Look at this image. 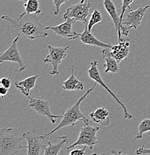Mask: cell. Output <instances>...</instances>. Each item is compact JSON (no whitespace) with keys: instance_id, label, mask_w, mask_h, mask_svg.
<instances>
[{"instance_id":"cell-1","label":"cell","mask_w":150,"mask_h":155,"mask_svg":"<svg viewBox=\"0 0 150 155\" xmlns=\"http://www.w3.org/2000/svg\"><path fill=\"white\" fill-rule=\"evenodd\" d=\"M2 19L6 20L14 29L16 35L19 38H25L30 40L44 39L48 36L45 27L40 23L39 19L35 14L25 12L21 14L18 18H12L8 15H3Z\"/></svg>"},{"instance_id":"cell-21","label":"cell","mask_w":150,"mask_h":155,"mask_svg":"<svg viewBox=\"0 0 150 155\" xmlns=\"http://www.w3.org/2000/svg\"><path fill=\"white\" fill-rule=\"evenodd\" d=\"M25 12L28 14H40L41 13V9L40 8L39 0H27L24 4Z\"/></svg>"},{"instance_id":"cell-16","label":"cell","mask_w":150,"mask_h":155,"mask_svg":"<svg viewBox=\"0 0 150 155\" xmlns=\"http://www.w3.org/2000/svg\"><path fill=\"white\" fill-rule=\"evenodd\" d=\"M38 77H39V75L28 77L22 81H15L14 85L19 90L22 92L24 96L28 97L29 96L31 90L36 86V81Z\"/></svg>"},{"instance_id":"cell-20","label":"cell","mask_w":150,"mask_h":155,"mask_svg":"<svg viewBox=\"0 0 150 155\" xmlns=\"http://www.w3.org/2000/svg\"><path fill=\"white\" fill-rule=\"evenodd\" d=\"M105 63L103 64V67L105 68V72L108 73V72H112V73H119L120 72L119 69L118 64L117 60L114 58L111 57V56H107L105 57Z\"/></svg>"},{"instance_id":"cell-11","label":"cell","mask_w":150,"mask_h":155,"mask_svg":"<svg viewBox=\"0 0 150 155\" xmlns=\"http://www.w3.org/2000/svg\"><path fill=\"white\" fill-rule=\"evenodd\" d=\"M24 138L27 140V154L28 155H40L43 154L46 147V143L47 141H45L44 136H38L32 131H28L23 133Z\"/></svg>"},{"instance_id":"cell-5","label":"cell","mask_w":150,"mask_h":155,"mask_svg":"<svg viewBox=\"0 0 150 155\" xmlns=\"http://www.w3.org/2000/svg\"><path fill=\"white\" fill-rule=\"evenodd\" d=\"M147 9H150V5L140 7L137 10L128 9L129 11L127 13L125 19L122 20V24H121V34L125 36H128L131 29L138 28V27L140 26L141 24Z\"/></svg>"},{"instance_id":"cell-24","label":"cell","mask_w":150,"mask_h":155,"mask_svg":"<svg viewBox=\"0 0 150 155\" xmlns=\"http://www.w3.org/2000/svg\"><path fill=\"white\" fill-rule=\"evenodd\" d=\"M135 0H122V12L120 14V22L122 24V20H123L124 15L125 13L126 12L127 9H130V5L132 4Z\"/></svg>"},{"instance_id":"cell-15","label":"cell","mask_w":150,"mask_h":155,"mask_svg":"<svg viewBox=\"0 0 150 155\" xmlns=\"http://www.w3.org/2000/svg\"><path fill=\"white\" fill-rule=\"evenodd\" d=\"M103 5L105 8L108 14L110 15L112 19L113 22L115 26V30L118 34V40L121 39V22H120V16H119L118 12H117V8L113 2L112 0H103Z\"/></svg>"},{"instance_id":"cell-17","label":"cell","mask_w":150,"mask_h":155,"mask_svg":"<svg viewBox=\"0 0 150 155\" xmlns=\"http://www.w3.org/2000/svg\"><path fill=\"white\" fill-rule=\"evenodd\" d=\"M63 89L69 91L72 90H79L83 91L85 90V84L82 81L78 80L75 75V66H72L70 76L63 82Z\"/></svg>"},{"instance_id":"cell-28","label":"cell","mask_w":150,"mask_h":155,"mask_svg":"<svg viewBox=\"0 0 150 155\" xmlns=\"http://www.w3.org/2000/svg\"><path fill=\"white\" fill-rule=\"evenodd\" d=\"M86 147L85 145L83 148H81V149H73L72 151H70V155H84L86 154L85 152V149H86Z\"/></svg>"},{"instance_id":"cell-6","label":"cell","mask_w":150,"mask_h":155,"mask_svg":"<svg viewBox=\"0 0 150 155\" xmlns=\"http://www.w3.org/2000/svg\"><path fill=\"white\" fill-rule=\"evenodd\" d=\"M91 8V3L90 0H85L83 3H77L70 6L65 11L63 15L64 20L71 18L74 20L80 21L84 23H88V17L90 15V10Z\"/></svg>"},{"instance_id":"cell-25","label":"cell","mask_w":150,"mask_h":155,"mask_svg":"<svg viewBox=\"0 0 150 155\" xmlns=\"http://www.w3.org/2000/svg\"><path fill=\"white\" fill-rule=\"evenodd\" d=\"M69 0H53V4L55 5L54 9V14L55 15H58L60 14V8L61 6L64 3L68 2Z\"/></svg>"},{"instance_id":"cell-12","label":"cell","mask_w":150,"mask_h":155,"mask_svg":"<svg viewBox=\"0 0 150 155\" xmlns=\"http://www.w3.org/2000/svg\"><path fill=\"white\" fill-rule=\"evenodd\" d=\"M19 38H20L19 37H16L8 48L0 54V63L1 64H2L5 61H10V62L17 63L20 65V69L16 70L15 72H22L26 69L23 63V60L21 57L20 51L17 48V42H18Z\"/></svg>"},{"instance_id":"cell-2","label":"cell","mask_w":150,"mask_h":155,"mask_svg":"<svg viewBox=\"0 0 150 155\" xmlns=\"http://www.w3.org/2000/svg\"><path fill=\"white\" fill-rule=\"evenodd\" d=\"M98 83H95V84L93 85L91 88L88 89V91L86 92L84 96H82L75 104H73L72 105H71L67 108V110L64 112V116H63L62 120L61 121V122L59 123V125L55 127V128L53 129L52 131L49 132V133L46 134L44 135V137H49V136L52 135V134H54L55 132H56L57 130H60L61 128L64 127H67V126L72 125L75 126V124H76L77 122L78 121H83L85 124H92V121H90V119H88V118L85 116V114L81 111L80 110V104L84 100H85V98L89 96V94L96 88V85H97Z\"/></svg>"},{"instance_id":"cell-4","label":"cell","mask_w":150,"mask_h":155,"mask_svg":"<svg viewBox=\"0 0 150 155\" xmlns=\"http://www.w3.org/2000/svg\"><path fill=\"white\" fill-rule=\"evenodd\" d=\"M99 130V127H93L91 124H85V125L81 128L77 140L73 144L67 147V151H70V149L77 145H85L87 147H89L90 149L93 150L95 145L99 143L97 136H96Z\"/></svg>"},{"instance_id":"cell-8","label":"cell","mask_w":150,"mask_h":155,"mask_svg":"<svg viewBox=\"0 0 150 155\" xmlns=\"http://www.w3.org/2000/svg\"><path fill=\"white\" fill-rule=\"evenodd\" d=\"M70 46L66 47H55L49 45V54L43 59L44 64H48L52 66V70L50 72V75H56L59 74L58 67L62 63L63 60L67 56V51L69 49Z\"/></svg>"},{"instance_id":"cell-13","label":"cell","mask_w":150,"mask_h":155,"mask_svg":"<svg viewBox=\"0 0 150 155\" xmlns=\"http://www.w3.org/2000/svg\"><path fill=\"white\" fill-rule=\"evenodd\" d=\"M75 21L73 19L68 18L65 22L55 26H46V30H52L60 38H68L69 40H75L78 38V33L73 30V24Z\"/></svg>"},{"instance_id":"cell-27","label":"cell","mask_w":150,"mask_h":155,"mask_svg":"<svg viewBox=\"0 0 150 155\" xmlns=\"http://www.w3.org/2000/svg\"><path fill=\"white\" fill-rule=\"evenodd\" d=\"M1 82V85L2 86L6 87V88L9 89L11 87V81L10 79V78L8 77V78H2L0 81Z\"/></svg>"},{"instance_id":"cell-29","label":"cell","mask_w":150,"mask_h":155,"mask_svg":"<svg viewBox=\"0 0 150 155\" xmlns=\"http://www.w3.org/2000/svg\"><path fill=\"white\" fill-rule=\"evenodd\" d=\"M8 90L9 89L6 88V87L2 86L0 87V95H1V96L2 97H5L6 96V95L8 94Z\"/></svg>"},{"instance_id":"cell-22","label":"cell","mask_w":150,"mask_h":155,"mask_svg":"<svg viewBox=\"0 0 150 155\" xmlns=\"http://www.w3.org/2000/svg\"><path fill=\"white\" fill-rule=\"evenodd\" d=\"M147 132H150V119H144L140 122L138 125V131L136 136V140H140L143 138V134Z\"/></svg>"},{"instance_id":"cell-31","label":"cell","mask_w":150,"mask_h":155,"mask_svg":"<svg viewBox=\"0 0 150 155\" xmlns=\"http://www.w3.org/2000/svg\"><path fill=\"white\" fill-rule=\"evenodd\" d=\"M18 1H26V0H18Z\"/></svg>"},{"instance_id":"cell-10","label":"cell","mask_w":150,"mask_h":155,"mask_svg":"<svg viewBox=\"0 0 150 155\" xmlns=\"http://www.w3.org/2000/svg\"><path fill=\"white\" fill-rule=\"evenodd\" d=\"M130 40L121 39L117 45H114L111 48H105L102 50V56H111L115 58L119 64L126 59L129 53Z\"/></svg>"},{"instance_id":"cell-7","label":"cell","mask_w":150,"mask_h":155,"mask_svg":"<svg viewBox=\"0 0 150 155\" xmlns=\"http://www.w3.org/2000/svg\"><path fill=\"white\" fill-rule=\"evenodd\" d=\"M88 75H89V78L90 79H92V80L94 81L95 82L99 84L102 87H104V88L105 89V90H107L109 93H110V94L111 95V96H112L113 98H114V99L117 101V102L120 104V105L121 106V107L123 109L124 119H133L134 116L132 115V114H131L128 113V110H127L126 107L125 106V104H124L123 103H122V101H121L120 100L117 98V96H116V95L114 94L112 91H111V90H110V88H109V87H108L107 85L105 84V83L104 82V80H103V78H102V77L101 74H100L99 69H98V61H96V60H94V61H93L91 63H90V69H88Z\"/></svg>"},{"instance_id":"cell-26","label":"cell","mask_w":150,"mask_h":155,"mask_svg":"<svg viewBox=\"0 0 150 155\" xmlns=\"http://www.w3.org/2000/svg\"><path fill=\"white\" fill-rule=\"evenodd\" d=\"M145 145L146 144H143V146L140 147V148H138V150L136 151V154H150V148H145Z\"/></svg>"},{"instance_id":"cell-23","label":"cell","mask_w":150,"mask_h":155,"mask_svg":"<svg viewBox=\"0 0 150 155\" xmlns=\"http://www.w3.org/2000/svg\"><path fill=\"white\" fill-rule=\"evenodd\" d=\"M102 21V14L98 11V10L95 9L94 11H93V12L92 13L91 16H90V18L89 19V21H88V30H89L90 31H91L93 27L96 24L100 23Z\"/></svg>"},{"instance_id":"cell-14","label":"cell","mask_w":150,"mask_h":155,"mask_svg":"<svg viewBox=\"0 0 150 155\" xmlns=\"http://www.w3.org/2000/svg\"><path fill=\"white\" fill-rule=\"evenodd\" d=\"M85 30L83 31L82 33L78 34V38L80 39V40L82 42V43L86 45H89V46H93V47H100L103 48H111V46H113L111 43H103V42L98 40V39L91 33V31H90L88 30V23H85Z\"/></svg>"},{"instance_id":"cell-9","label":"cell","mask_w":150,"mask_h":155,"mask_svg":"<svg viewBox=\"0 0 150 155\" xmlns=\"http://www.w3.org/2000/svg\"><path fill=\"white\" fill-rule=\"evenodd\" d=\"M29 99V107L32 109L38 114L41 116H45L49 119L52 123L55 124L57 122V119L59 118H63V116L54 115L51 112L50 110V103L49 100H46L41 97L38 98H34V97L28 96Z\"/></svg>"},{"instance_id":"cell-3","label":"cell","mask_w":150,"mask_h":155,"mask_svg":"<svg viewBox=\"0 0 150 155\" xmlns=\"http://www.w3.org/2000/svg\"><path fill=\"white\" fill-rule=\"evenodd\" d=\"M13 129L5 127L0 129V155L17 154L22 148H27V145H22V137H16Z\"/></svg>"},{"instance_id":"cell-30","label":"cell","mask_w":150,"mask_h":155,"mask_svg":"<svg viewBox=\"0 0 150 155\" xmlns=\"http://www.w3.org/2000/svg\"><path fill=\"white\" fill-rule=\"evenodd\" d=\"M85 0H81V2H80L83 3V2H85Z\"/></svg>"},{"instance_id":"cell-19","label":"cell","mask_w":150,"mask_h":155,"mask_svg":"<svg viewBox=\"0 0 150 155\" xmlns=\"http://www.w3.org/2000/svg\"><path fill=\"white\" fill-rule=\"evenodd\" d=\"M63 139L62 140L58 143L53 144L50 141H47L48 147H46L44 150L43 154L44 155H57L59 154L61 150L65 146L67 143H69V140L67 139V137H61Z\"/></svg>"},{"instance_id":"cell-18","label":"cell","mask_w":150,"mask_h":155,"mask_svg":"<svg viewBox=\"0 0 150 155\" xmlns=\"http://www.w3.org/2000/svg\"><path fill=\"white\" fill-rule=\"evenodd\" d=\"M109 111L105 107H99L90 114L92 121L103 126L110 125L111 119L109 117Z\"/></svg>"}]
</instances>
